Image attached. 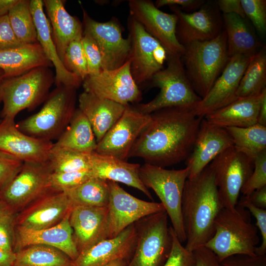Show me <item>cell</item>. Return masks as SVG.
I'll list each match as a JSON object with an SVG mask.
<instances>
[{
	"label": "cell",
	"instance_id": "obj_1",
	"mask_svg": "<svg viewBox=\"0 0 266 266\" xmlns=\"http://www.w3.org/2000/svg\"><path fill=\"white\" fill-rule=\"evenodd\" d=\"M195 106L164 108L150 114V120L129 155L165 168L186 161L193 148L203 118Z\"/></svg>",
	"mask_w": 266,
	"mask_h": 266
},
{
	"label": "cell",
	"instance_id": "obj_2",
	"mask_svg": "<svg viewBox=\"0 0 266 266\" xmlns=\"http://www.w3.org/2000/svg\"><path fill=\"white\" fill-rule=\"evenodd\" d=\"M223 208L213 173L208 166L197 176L186 180L181 212L187 250L193 252L204 246L212 237L215 220Z\"/></svg>",
	"mask_w": 266,
	"mask_h": 266
},
{
	"label": "cell",
	"instance_id": "obj_3",
	"mask_svg": "<svg viewBox=\"0 0 266 266\" xmlns=\"http://www.w3.org/2000/svg\"><path fill=\"white\" fill-rule=\"evenodd\" d=\"M214 233L204 246L221 263L234 255H257L260 242L258 230L252 223L249 211L238 204L233 209L223 208L214 222Z\"/></svg>",
	"mask_w": 266,
	"mask_h": 266
},
{
	"label": "cell",
	"instance_id": "obj_4",
	"mask_svg": "<svg viewBox=\"0 0 266 266\" xmlns=\"http://www.w3.org/2000/svg\"><path fill=\"white\" fill-rule=\"evenodd\" d=\"M184 48L181 58L186 73L193 89L202 99L229 60L226 32L222 31L212 39L193 42Z\"/></svg>",
	"mask_w": 266,
	"mask_h": 266
},
{
	"label": "cell",
	"instance_id": "obj_5",
	"mask_svg": "<svg viewBox=\"0 0 266 266\" xmlns=\"http://www.w3.org/2000/svg\"><path fill=\"white\" fill-rule=\"evenodd\" d=\"M54 82V74L46 66L37 67L20 76L3 79L0 84L2 119L15 120L20 111L34 110L45 101Z\"/></svg>",
	"mask_w": 266,
	"mask_h": 266
},
{
	"label": "cell",
	"instance_id": "obj_6",
	"mask_svg": "<svg viewBox=\"0 0 266 266\" xmlns=\"http://www.w3.org/2000/svg\"><path fill=\"white\" fill-rule=\"evenodd\" d=\"M76 89L56 86L41 109L16 124L23 133L35 138L57 139L69 125L75 110Z\"/></svg>",
	"mask_w": 266,
	"mask_h": 266
},
{
	"label": "cell",
	"instance_id": "obj_7",
	"mask_svg": "<svg viewBox=\"0 0 266 266\" xmlns=\"http://www.w3.org/2000/svg\"><path fill=\"white\" fill-rule=\"evenodd\" d=\"M166 64L150 81L151 87L160 89L159 93L151 101L134 106L139 112L150 114L166 107L195 106L201 100L187 76L181 56L168 54Z\"/></svg>",
	"mask_w": 266,
	"mask_h": 266
},
{
	"label": "cell",
	"instance_id": "obj_8",
	"mask_svg": "<svg viewBox=\"0 0 266 266\" xmlns=\"http://www.w3.org/2000/svg\"><path fill=\"white\" fill-rule=\"evenodd\" d=\"M189 169H167L145 163L141 165L139 177L147 188L153 190L164 205L175 234L182 243L186 242L181 203Z\"/></svg>",
	"mask_w": 266,
	"mask_h": 266
},
{
	"label": "cell",
	"instance_id": "obj_9",
	"mask_svg": "<svg viewBox=\"0 0 266 266\" xmlns=\"http://www.w3.org/2000/svg\"><path fill=\"white\" fill-rule=\"evenodd\" d=\"M166 211L147 216L134 223L136 243L127 266H163L170 253L172 228Z\"/></svg>",
	"mask_w": 266,
	"mask_h": 266
},
{
	"label": "cell",
	"instance_id": "obj_10",
	"mask_svg": "<svg viewBox=\"0 0 266 266\" xmlns=\"http://www.w3.org/2000/svg\"><path fill=\"white\" fill-rule=\"evenodd\" d=\"M208 166L223 207L234 208L241 189L253 171L254 161L233 146L216 156Z\"/></svg>",
	"mask_w": 266,
	"mask_h": 266
},
{
	"label": "cell",
	"instance_id": "obj_11",
	"mask_svg": "<svg viewBox=\"0 0 266 266\" xmlns=\"http://www.w3.org/2000/svg\"><path fill=\"white\" fill-rule=\"evenodd\" d=\"M108 182L110 194L104 225L103 239L116 236L142 218L165 211L161 202L140 200L128 193L118 183Z\"/></svg>",
	"mask_w": 266,
	"mask_h": 266
},
{
	"label": "cell",
	"instance_id": "obj_12",
	"mask_svg": "<svg viewBox=\"0 0 266 266\" xmlns=\"http://www.w3.org/2000/svg\"><path fill=\"white\" fill-rule=\"evenodd\" d=\"M52 172L48 161L24 162L19 172L0 191V198L10 211L17 213L51 190Z\"/></svg>",
	"mask_w": 266,
	"mask_h": 266
},
{
	"label": "cell",
	"instance_id": "obj_13",
	"mask_svg": "<svg viewBox=\"0 0 266 266\" xmlns=\"http://www.w3.org/2000/svg\"><path fill=\"white\" fill-rule=\"evenodd\" d=\"M131 49V70L138 86L149 82L153 75L164 67L168 52L135 19L128 21Z\"/></svg>",
	"mask_w": 266,
	"mask_h": 266
},
{
	"label": "cell",
	"instance_id": "obj_14",
	"mask_svg": "<svg viewBox=\"0 0 266 266\" xmlns=\"http://www.w3.org/2000/svg\"><path fill=\"white\" fill-rule=\"evenodd\" d=\"M83 34L96 42L102 58V70L116 69L130 59L131 44L130 36L122 35L120 25L115 20L100 22L92 19L83 9Z\"/></svg>",
	"mask_w": 266,
	"mask_h": 266
},
{
	"label": "cell",
	"instance_id": "obj_15",
	"mask_svg": "<svg viewBox=\"0 0 266 266\" xmlns=\"http://www.w3.org/2000/svg\"><path fill=\"white\" fill-rule=\"evenodd\" d=\"M82 85L85 92L125 106L138 102L142 99L140 90L132 74L130 59L116 69L88 75Z\"/></svg>",
	"mask_w": 266,
	"mask_h": 266
},
{
	"label": "cell",
	"instance_id": "obj_16",
	"mask_svg": "<svg viewBox=\"0 0 266 266\" xmlns=\"http://www.w3.org/2000/svg\"><path fill=\"white\" fill-rule=\"evenodd\" d=\"M128 3L130 16L156 39L169 54L182 56L185 48L176 36L177 17L174 13L162 11L149 0H130Z\"/></svg>",
	"mask_w": 266,
	"mask_h": 266
},
{
	"label": "cell",
	"instance_id": "obj_17",
	"mask_svg": "<svg viewBox=\"0 0 266 266\" xmlns=\"http://www.w3.org/2000/svg\"><path fill=\"white\" fill-rule=\"evenodd\" d=\"M150 120V114L127 106L120 118L97 143L95 152L127 161L134 143Z\"/></svg>",
	"mask_w": 266,
	"mask_h": 266
},
{
	"label": "cell",
	"instance_id": "obj_18",
	"mask_svg": "<svg viewBox=\"0 0 266 266\" xmlns=\"http://www.w3.org/2000/svg\"><path fill=\"white\" fill-rule=\"evenodd\" d=\"M251 58L240 55L230 57L207 95L195 105L194 109L198 116L204 118L237 99V90Z\"/></svg>",
	"mask_w": 266,
	"mask_h": 266
},
{
	"label": "cell",
	"instance_id": "obj_19",
	"mask_svg": "<svg viewBox=\"0 0 266 266\" xmlns=\"http://www.w3.org/2000/svg\"><path fill=\"white\" fill-rule=\"evenodd\" d=\"M72 207L65 193L51 190L16 213L15 226L31 230L48 228L60 222Z\"/></svg>",
	"mask_w": 266,
	"mask_h": 266
},
{
	"label": "cell",
	"instance_id": "obj_20",
	"mask_svg": "<svg viewBox=\"0 0 266 266\" xmlns=\"http://www.w3.org/2000/svg\"><path fill=\"white\" fill-rule=\"evenodd\" d=\"M169 7L177 16L176 34L184 46L195 41L212 39L222 31L223 19L218 8L204 4L198 10L188 13L177 6Z\"/></svg>",
	"mask_w": 266,
	"mask_h": 266
},
{
	"label": "cell",
	"instance_id": "obj_21",
	"mask_svg": "<svg viewBox=\"0 0 266 266\" xmlns=\"http://www.w3.org/2000/svg\"><path fill=\"white\" fill-rule=\"evenodd\" d=\"M233 146L225 128L201 120L192 152L186 160L188 178L199 175L219 154Z\"/></svg>",
	"mask_w": 266,
	"mask_h": 266
},
{
	"label": "cell",
	"instance_id": "obj_22",
	"mask_svg": "<svg viewBox=\"0 0 266 266\" xmlns=\"http://www.w3.org/2000/svg\"><path fill=\"white\" fill-rule=\"evenodd\" d=\"M53 144L23 133L15 120L4 119L0 123V150L23 162H47Z\"/></svg>",
	"mask_w": 266,
	"mask_h": 266
},
{
	"label": "cell",
	"instance_id": "obj_23",
	"mask_svg": "<svg viewBox=\"0 0 266 266\" xmlns=\"http://www.w3.org/2000/svg\"><path fill=\"white\" fill-rule=\"evenodd\" d=\"M70 212L58 224L46 229L31 230L15 226L13 251L31 245L42 244L59 249L72 260H75L79 253L69 222Z\"/></svg>",
	"mask_w": 266,
	"mask_h": 266
},
{
	"label": "cell",
	"instance_id": "obj_24",
	"mask_svg": "<svg viewBox=\"0 0 266 266\" xmlns=\"http://www.w3.org/2000/svg\"><path fill=\"white\" fill-rule=\"evenodd\" d=\"M136 243L134 223L116 236L101 240L80 253L72 266H106L118 259L129 261Z\"/></svg>",
	"mask_w": 266,
	"mask_h": 266
},
{
	"label": "cell",
	"instance_id": "obj_25",
	"mask_svg": "<svg viewBox=\"0 0 266 266\" xmlns=\"http://www.w3.org/2000/svg\"><path fill=\"white\" fill-rule=\"evenodd\" d=\"M107 206H73L69 216L73 241L79 254L103 240Z\"/></svg>",
	"mask_w": 266,
	"mask_h": 266
},
{
	"label": "cell",
	"instance_id": "obj_26",
	"mask_svg": "<svg viewBox=\"0 0 266 266\" xmlns=\"http://www.w3.org/2000/svg\"><path fill=\"white\" fill-rule=\"evenodd\" d=\"M30 6L36 28L37 41L55 68L56 86L63 85L76 89L82 85L83 81L66 69L57 53L50 24L44 11L43 0H31Z\"/></svg>",
	"mask_w": 266,
	"mask_h": 266
},
{
	"label": "cell",
	"instance_id": "obj_27",
	"mask_svg": "<svg viewBox=\"0 0 266 266\" xmlns=\"http://www.w3.org/2000/svg\"><path fill=\"white\" fill-rule=\"evenodd\" d=\"M90 170L93 177L106 181L119 182L142 192L149 199L152 195L142 182L139 177V164L93 152L90 154Z\"/></svg>",
	"mask_w": 266,
	"mask_h": 266
},
{
	"label": "cell",
	"instance_id": "obj_28",
	"mask_svg": "<svg viewBox=\"0 0 266 266\" xmlns=\"http://www.w3.org/2000/svg\"><path fill=\"white\" fill-rule=\"evenodd\" d=\"M79 109L90 122L98 143L116 124L127 106L84 91L78 97Z\"/></svg>",
	"mask_w": 266,
	"mask_h": 266
},
{
	"label": "cell",
	"instance_id": "obj_29",
	"mask_svg": "<svg viewBox=\"0 0 266 266\" xmlns=\"http://www.w3.org/2000/svg\"><path fill=\"white\" fill-rule=\"evenodd\" d=\"M52 28V38L57 53L63 62L66 50L73 41L83 36L82 23L66 10L61 0H43Z\"/></svg>",
	"mask_w": 266,
	"mask_h": 266
},
{
	"label": "cell",
	"instance_id": "obj_30",
	"mask_svg": "<svg viewBox=\"0 0 266 266\" xmlns=\"http://www.w3.org/2000/svg\"><path fill=\"white\" fill-rule=\"evenodd\" d=\"M262 93L258 96L237 98L228 105L206 115L204 118L210 123L223 128H245L255 125L258 123Z\"/></svg>",
	"mask_w": 266,
	"mask_h": 266
},
{
	"label": "cell",
	"instance_id": "obj_31",
	"mask_svg": "<svg viewBox=\"0 0 266 266\" xmlns=\"http://www.w3.org/2000/svg\"><path fill=\"white\" fill-rule=\"evenodd\" d=\"M52 66L38 42L0 50V68L4 72V79L20 76L37 67Z\"/></svg>",
	"mask_w": 266,
	"mask_h": 266
},
{
	"label": "cell",
	"instance_id": "obj_32",
	"mask_svg": "<svg viewBox=\"0 0 266 266\" xmlns=\"http://www.w3.org/2000/svg\"><path fill=\"white\" fill-rule=\"evenodd\" d=\"M229 57L236 55L252 57L260 50L261 43L249 29L244 18L235 14L223 15Z\"/></svg>",
	"mask_w": 266,
	"mask_h": 266
},
{
	"label": "cell",
	"instance_id": "obj_33",
	"mask_svg": "<svg viewBox=\"0 0 266 266\" xmlns=\"http://www.w3.org/2000/svg\"><path fill=\"white\" fill-rule=\"evenodd\" d=\"M54 144L82 153L95 152L96 136L90 122L79 108L75 109L69 125Z\"/></svg>",
	"mask_w": 266,
	"mask_h": 266
},
{
	"label": "cell",
	"instance_id": "obj_34",
	"mask_svg": "<svg viewBox=\"0 0 266 266\" xmlns=\"http://www.w3.org/2000/svg\"><path fill=\"white\" fill-rule=\"evenodd\" d=\"M72 263L73 260L59 249L34 244L15 252L13 266H72Z\"/></svg>",
	"mask_w": 266,
	"mask_h": 266
},
{
	"label": "cell",
	"instance_id": "obj_35",
	"mask_svg": "<svg viewBox=\"0 0 266 266\" xmlns=\"http://www.w3.org/2000/svg\"><path fill=\"white\" fill-rule=\"evenodd\" d=\"M63 192L68 196L73 206L105 207L109 203L110 192L108 181L95 177Z\"/></svg>",
	"mask_w": 266,
	"mask_h": 266
},
{
	"label": "cell",
	"instance_id": "obj_36",
	"mask_svg": "<svg viewBox=\"0 0 266 266\" xmlns=\"http://www.w3.org/2000/svg\"><path fill=\"white\" fill-rule=\"evenodd\" d=\"M266 48L263 46L250 59L240 80L236 98L260 95L266 89Z\"/></svg>",
	"mask_w": 266,
	"mask_h": 266
},
{
	"label": "cell",
	"instance_id": "obj_37",
	"mask_svg": "<svg viewBox=\"0 0 266 266\" xmlns=\"http://www.w3.org/2000/svg\"><path fill=\"white\" fill-rule=\"evenodd\" d=\"M225 129L233 146L253 161L259 154L266 150V126L257 123L245 128Z\"/></svg>",
	"mask_w": 266,
	"mask_h": 266
},
{
	"label": "cell",
	"instance_id": "obj_38",
	"mask_svg": "<svg viewBox=\"0 0 266 266\" xmlns=\"http://www.w3.org/2000/svg\"><path fill=\"white\" fill-rule=\"evenodd\" d=\"M30 2L31 0H17L7 14L16 36L24 44L38 42Z\"/></svg>",
	"mask_w": 266,
	"mask_h": 266
},
{
	"label": "cell",
	"instance_id": "obj_39",
	"mask_svg": "<svg viewBox=\"0 0 266 266\" xmlns=\"http://www.w3.org/2000/svg\"><path fill=\"white\" fill-rule=\"evenodd\" d=\"M90 154L53 144L48 161L52 172L55 173L90 169Z\"/></svg>",
	"mask_w": 266,
	"mask_h": 266
},
{
	"label": "cell",
	"instance_id": "obj_40",
	"mask_svg": "<svg viewBox=\"0 0 266 266\" xmlns=\"http://www.w3.org/2000/svg\"><path fill=\"white\" fill-rule=\"evenodd\" d=\"M66 69L83 81L88 76V66L81 40L71 42L67 47L63 62Z\"/></svg>",
	"mask_w": 266,
	"mask_h": 266
},
{
	"label": "cell",
	"instance_id": "obj_41",
	"mask_svg": "<svg viewBox=\"0 0 266 266\" xmlns=\"http://www.w3.org/2000/svg\"><path fill=\"white\" fill-rule=\"evenodd\" d=\"M90 169L76 171L52 172L50 178V186L52 190L65 192L81 184L93 177Z\"/></svg>",
	"mask_w": 266,
	"mask_h": 266
},
{
	"label": "cell",
	"instance_id": "obj_42",
	"mask_svg": "<svg viewBox=\"0 0 266 266\" xmlns=\"http://www.w3.org/2000/svg\"><path fill=\"white\" fill-rule=\"evenodd\" d=\"M266 186V150L254 160L253 171L242 187L240 193L248 197L255 190Z\"/></svg>",
	"mask_w": 266,
	"mask_h": 266
},
{
	"label": "cell",
	"instance_id": "obj_43",
	"mask_svg": "<svg viewBox=\"0 0 266 266\" xmlns=\"http://www.w3.org/2000/svg\"><path fill=\"white\" fill-rule=\"evenodd\" d=\"M240 1L245 17L249 19L259 33L265 34L266 31V0Z\"/></svg>",
	"mask_w": 266,
	"mask_h": 266
},
{
	"label": "cell",
	"instance_id": "obj_44",
	"mask_svg": "<svg viewBox=\"0 0 266 266\" xmlns=\"http://www.w3.org/2000/svg\"><path fill=\"white\" fill-rule=\"evenodd\" d=\"M237 204L247 209L254 216L257 221L256 226L262 236L261 245L257 247L255 253L257 255L266 254V209L258 207L254 205L247 197L243 196L238 201Z\"/></svg>",
	"mask_w": 266,
	"mask_h": 266
},
{
	"label": "cell",
	"instance_id": "obj_45",
	"mask_svg": "<svg viewBox=\"0 0 266 266\" xmlns=\"http://www.w3.org/2000/svg\"><path fill=\"white\" fill-rule=\"evenodd\" d=\"M195 263L193 252L189 251L185 248L173 229L171 250L163 266H195Z\"/></svg>",
	"mask_w": 266,
	"mask_h": 266
},
{
	"label": "cell",
	"instance_id": "obj_46",
	"mask_svg": "<svg viewBox=\"0 0 266 266\" xmlns=\"http://www.w3.org/2000/svg\"><path fill=\"white\" fill-rule=\"evenodd\" d=\"M81 43L87 63L88 75L98 74L102 70V58L97 44L87 34H83Z\"/></svg>",
	"mask_w": 266,
	"mask_h": 266
},
{
	"label": "cell",
	"instance_id": "obj_47",
	"mask_svg": "<svg viewBox=\"0 0 266 266\" xmlns=\"http://www.w3.org/2000/svg\"><path fill=\"white\" fill-rule=\"evenodd\" d=\"M23 163L0 150V191L4 189L19 172Z\"/></svg>",
	"mask_w": 266,
	"mask_h": 266
},
{
	"label": "cell",
	"instance_id": "obj_48",
	"mask_svg": "<svg viewBox=\"0 0 266 266\" xmlns=\"http://www.w3.org/2000/svg\"><path fill=\"white\" fill-rule=\"evenodd\" d=\"M15 215L9 211L0 216V248L9 252H14Z\"/></svg>",
	"mask_w": 266,
	"mask_h": 266
},
{
	"label": "cell",
	"instance_id": "obj_49",
	"mask_svg": "<svg viewBox=\"0 0 266 266\" xmlns=\"http://www.w3.org/2000/svg\"><path fill=\"white\" fill-rule=\"evenodd\" d=\"M24 45L16 36L8 15L0 17V50L17 48Z\"/></svg>",
	"mask_w": 266,
	"mask_h": 266
},
{
	"label": "cell",
	"instance_id": "obj_50",
	"mask_svg": "<svg viewBox=\"0 0 266 266\" xmlns=\"http://www.w3.org/2000/svg\"><path fill=\"white\" fill-rule=\"evenodd\" d=\"M220 263L222 266H266V255L254 256L234 255Z\"/></svg>",
	"mask_w": 266,
	"mask_h": 266
},
{
	"label": "cell",
	"instance_id": "obj_51",
	"mask_svg": "<svg viewBox=\"0 0 266 266\" xmlns=\"http://www.w3.org/2000/svg\"><path fill=\"white\" fill-rule=\"evenodd\" d=\"M196 260L195 266H222L215 255L205 246L193 251Z\"/></svg>",
	"mask_w": 266,
	"mask_h": 266
},
{
	"label": "cell",
	"instance_id": "obj_52",
	"mask_svg": "<svg viewBox=\"0 0 266 266\" xmlns=\"http://www.w3.org/2000/svg\"><path fill=\"white\" fill-rule=\"evenodd\" d=\"M205 3L204 0H158L154 3L158 8L165 6H175L181 10L191 11L200 8Z\"/></svg>",
	"mask_w": 266,
	"mask_h": 266
},
{
	"label": "cell",
	"instance_id": "obj_53",
	"mask_svg": "<svg viewBox=\"0 0 266 266\" xmlns=\"http://www.w3.org/2000/svg\"><path fill=\"white\" fill-rule=\"evenodd\" d=\"M216 3L223 14H235L245 19L240 0H219Z\"/></svg>",
	"mask_w": 266,
	"mask_h": 266
},
{
	"label": "cell",
	"instance_id": "obj_54",
	"mask_svg": "<svg viewBox=\"0 0 266 266\" xmlns=\"http://www.w3.org/2000/svg\"><path fill=\"white\" fill-rule=\"evenodd\" d=\"M246 197L255 206L266 209V186L255 190Z\"/></svg>",
	"mask_w": 266,
	"mask_h": 266
},
{
	"label": "cell",
	"instance_id": "obj_55",
	"mask_svg": "<svg viewBox=\"0 0 266 266\" xmlns=\"http://www.w3.org/2000/svg\"><path fill=\"white\" fill-rule=\"evenodd\" d=\"M15 260V252L0 248V266H13Z\"/></svg>",
	"mask_w": 266,
	"mask_h": 266
},
{
	"label": "cell",
	"instance_id": "obj_56",
	"mask_svg": "<svg viewBox=\"0 0 266 266\" xmlns=\"http://www.w3.org/2000/svg\"><path fill=\"white\" fill-rule=\"evenodd\" d=\"M258 123L266 126V89L262 93V99L258 113Z\"/></svg>",
	"mask_w": 266,
	"mask_h": 266
},
{
	"label": "cell",
	"instance_id": "obj_57",
	"mask_svg": "<svg viewBox=\"0 0 266 266\" xmlns=\"http://www.w3.org/2000/svg\"><path fill=\"white\" fill-rule=\"evenodd\" d=\"M17 0H0V17L7 15Z\"/></svg>",
	"mask_w": 266,
	"mask_h": 266
},
{
	"label": "cell",
	"instance_id": "obj_58",
	"mask_svg": "<svg viewBox=\"0 0 266 266\" xmlns=\"http://www.w3.org/2000/svg\"><path fill=\"white\" fill-rule=\"evenodd\" d=\"M129 261L123 259H118L113 261L106 266H127Z\"/></svg>",
	"mask_w": 266,
	"mask_h": 266
},
{
	"label": "cell",
	"instance_id": "obj_59",
	"mask_svg": "<svg viewBox=\"0 0 266 266\" xmlns=\"http://www.w3.org/2000/svg\"><path fill=\"white\" fill-rule=\"evenodd\" d=\"M9 211H10L8 207L4 201L0 198V216Z\"/></svg>",
	"mask_w": 266,
	"mask_h": 266
},
{
	"label": "cell",
	"instance_id": "obj_60",
	"mask_svg": "<svg viewBox=\"0 0 266 266\" xmlns=\"http://www.w3.org/2000/svg\"><path fill=\"white\" fill-rule=\"evenodd\" d=\"M4 79V72L0 68V84Z\"/></svg>",
	"mask_w": 266,
	"mask_h": 266
},
{
	"label": "cell",
	"instance_id": "obj_61",
	"mask_svg": "<svg viewBox=\"0 0 266 266\" xmlns=\"http://www.w3.org/2000/svg\"><path fill=\"white\" fill-rule=\"evenodd\" d=\"M1 101V100H0V102Z\"/></svg>",
	"mask_w": 266,
	"mask_h": 266
},
{
	"label": "cell",
	"instance_id": "obj_62",
	"mask_svg": "<svg viewBox=\"0 0 266 266\" xmlns=\"http://www.w3.org/2000/svg\"><path fill=\"white\" fill-rule=\"evenodd\" d=\"M0 122H1V120H0Z\"/></svg>",
	"mask_w": 266,
	"mask_h": 266
}]
</instances>
